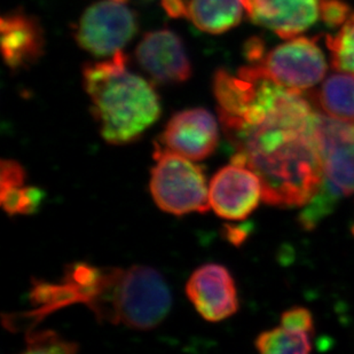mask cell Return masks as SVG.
I'll list each match as a JSON object with an SVG mask.
<instances>
[{
    "label": "cell",
    "mask_w": 354,
    "mask_h": 354,
    "mask_svg": "<svg viewBox=\"0 0 354 354\" xmlns=\"http://www.w3.org/2000/svg\"><path fill=\"white\" fill-rule=\"evenodd\" d=\"M37 320L69 305H86L101 322L123 324L136 330L160 326L172 304L170 289L154 268H99L77 263L68 266L60 283L35 282L31 291Z\"/></svg>",
    "instance_id": "cell-1"
},
{
    "label": "cell",
    "mask_w": 354,
    "mask_h": 354,
    "mask_svg": "<svg viewBox=\"0 0 354 354\" xmlns=\"http://www.w3.org/2000/svg\"><path fill=\"white\" fill-rule=\"evenodd\" d=\"M225 136L235 149L232 162L261 178L266 203L304 207L317 194L324 179V160L313 134V118L304 123L265 122Z\"/></svg>",
    "instance_id": "cell-2"
},
{
    "label": "cell",
    "mask_w": 354,
    "mask_h": 354,
    "mask_svg": "<svg viewBox=\"0 0 354 354\" xmlns=\"http://www.w3.org/2000/svg\"><path fill=\"white\" fill-rule=\"evenodd\" d=\"M83 84L101 137L108 144H132L160 118L158 92L127 69L123 50L111 55V60L85 64Z\"/></svg>",
    "instance_id": "cell-3"
},
{
    "label": "cell",
    "mask_w": 354,
    "mask_h": 354,
    "mask_svg": "<svg viewBox=\"0 0 354 354\" xmlns=\"http://www.w3.org/2000/svg\"><path fill=\"white\" fill-rule=\"evenodd\" d=\"M151 193L160 210L174 216L204 214L210 209L203 169L193 160L156 145Z\"/></svg>",
    "instance_id": "cell-4"
},
{
    "label": "cell",
    "mask_w": 354,
    "mask_h": 354,
    "mask_svg": "<svg viewBox=\"0 0 354 354\" xmlns=\"http://www.w3.org/2000/svg\"><path fill=\"white\" fill-rule=\"evenodd\" d=\"M133 10L118 0H102L88 7L75 28V39L95 57H107L123 50L137 32Z\"/></svg>",
    "instance_id": "cell-5"
},
{
    "label": "cell",
    "mask_w": 354,
    "mask_h": 354,
    "mask_svg": "<svg viewBox=\"0 0 354 354\" xmlns=\"http://www.w3.org/2000/svg\"><path fill=\"white\" fill-rule=\"evenodd\" d=\"M259 71L290 90H310L327 74L324 52L312 38L294 37L274 47L258 64Z\"/></svg>",
    "instance_id": "cell-6"
},
{
    "label": "cell",
    "mask_w": 354,
    "mask_h": 354,
    "mask_svg": "<svg viewBox=\"0 0 354 354\" xmlns=\"http://www.w3.org/2000/svg\"><path fill=\"white\" fill-rule=\"evenodd\" d=\"M263 200L261 178L249 167L232 162L214 174L209 185L212 210L228 221H242Z\"/></svg>",
    "instance_id": "cell-7"
},
{
    "label": "cell",
    "mask_w": 354,
    "mask_h": 354,
    "mask_svg": "<svg viewBox=\"0 0 354 354\" xmlns=\"http://www.w3.org/2000/svg\"><path fill=\"white\" fill-rule=\"evenodd\" d=\"M186 292L201 317L210 322L225 320L239 310L234 279L219 264L197 268L188 280Z\"/></svg>",
    "instance_id": "cell-8"
},
{
    "label": "cell",
    "mask_w": 354,
    "mask_h": 354,
    "mask_svg": "<svg viewBox=\"0 0 354 354\" xmlns=\"http://www.w3.org/2000/svg\"><path fill=\"white\" fill-rule=\"evenodd\" d=\"M162 140L167 149L185 158L205 160L219 142L217 120L203 108L179 111L167 122Z\"/></svg>",
    "instance_id": "cell-9"
},
{
    "label": "cell",
    "mask_w": 354,
    "mask_h": 354,
    "mask_svg": "<svg viewBox=\"0 0 354 354\" xmlns=\"http://www.w3.org/2000/svg\"><path fill=\"white\" fill-rule=\"evenodd\" d=\"M136 55L138 64L156 83L179 84L191 78V61L174 31L162 29L145 35Z\"/></svg>",
    "instance_id": "cell-10"
},
{
    "label": "cell",
    "mask_w": 354,
    "mask_h": 354,
    "mask_svg": "<svg viewBox=\"0 0 354 354\" xmlns=\"http://www.w3.org/2000/svg\"><path fill=\"white\" fill-rule=\"evenodd\" d=\"M254 24L290 39L308 30L320 17L321 0H241Z\"/></svg>",
    "instance_id": "cell-11"
},
{
    "label": "cell",
    "mask_w": 354,
    "mask_h": 354,
    "mask_svg": "<svg viewBox=\"0 0 354 354\" xmlns=\"http://www.w3.org/2000/svg\"><path fill=\"white\" fill-rule=\"evenodd\" d=\"M0 31L3 61L10 71L30 67L43 55V28L32 15L21 10L3 14Z\"/></svg>",
    "instance_id": "cell-12"
},
{
    "label": "cell",
    "mask_w": 354,
    "mask_h": 354,
    "mask_svg": "<svg viewBox=\"0 0 354 354\" xmlns=\"http://www.w3.org/2000/svg\"><path fill=\"white\" fill-rule=\"evenodd\" d=\"M241 0H189L187 19L207 34H224L240 24L243 17Z\"/></svg>",
    "instance_id": "cell-13"
},
{
    "label": "cell",
    "mask_w": 354,
    "mask_h": 354,
    "mask_svg": "<svg viewBox=\"0 0 354 354\" xmlns=\"http://www.w3.org/2000/svg\"><path fill=\"white\" fill-rule=\"evenodd\" d=\"M321 192L336 202L354 193V140L333 148L324 156Z\"/></svg>",
    "instance_id": "cell-14"
},
{
    "label": "cell",
    "mask_w": 354,
    "mask_h": 354,
    "mask_svg": "<svg viewBox=\"0 0 354 354\" xmlns=\"http://www.w3.org/2000/svg\"><path fill=\"white\" fill-rule=\"evenodd\" d=\"M311 99L324 114L354 120V75L344 71L330 75L320 88L311 94Z\"/></svg>",
    "instance_id": "cell-15"
},
{
    "label": "cell",
    "mask_w": 354,
    "mask_h": 354,
    "mask_svg": "<svg viewBox=\"0 0 354 354\" xmlns=\"http://www.w3.org/2000/svg\"><path fill=\"white\" fill-rule=\"evenodd\" d=\"M256 348L265 354L308 353L312 350L311 335L280 326L261 333L256 339Z\"/></svg>",
    "instance_id": "cell-16"
},
{
    "label": "cell",
    "mask_w": 354,
    "mask_h": 354,
    "mask_svg": "<svg viewBox=\"0 0 354 354\" xmlns=\"http://www.w3.org/2000/svg\"><path fill=\"white\" fill-rule=\"evenodd\" d=\"M331 61L337 71L354 75V13L335 36H327Z\"/></svg>",
    "instance_id": "cell-17"
},
{
    "label": "cell",
    "mask_w": 354,
    "mask_h": 354,
    "mask_svg": "<svg viewBox=\"0 0 354 354\" xmlns=\"http://www.w3.org/2000/svg\"><path fill=\"white\" fill-rule=\"evenodd\" d=\"M1 205L10 216L31 214L37 211L44 198L38 188L26 187L24 185L1 187Z\"/></svg>",
    "instance_id": "cell-18"
},
{
    "label": "cell",
    "mask_w": 354,
    "mask_h": 354,
    "mask_svg": "<svg viewBox=\"0 0 354 354\" xmlns=\"http://www.w3.org/2000/svg\"><path fill=\"white\" fill-rule=\"evenodd\" d=\"M76 351L77 345L66 341L54 331H36L28 335L27 352L29 353H73Z\"/></svg>",
    "instance_id": "cell-19"
},
{
    "label": "cell",
    "mask_w": 354,
    "mask_h": 354,
    "mask_svg": "<svg viewBox=\"0 0 354 354\" xmlns=\"http://www.w3.org/2000/svg\"><path fill=\"white\" fill-rule=\"evenodd\" d=\"M351 14L348 3L342 0H321V19L328 27H342Z\"/></svg>",
    "instance_id": "cell-20"
},
{
    "label": "cell",
    "mask_w": 354,
    "mask_h": 354,
    "mask_svg": "<svg viewBox=\"0 0 354 354\" xmlns=\"http://www.w3.org/2000/svg\"><path fill=\"white\" fill-rule=\"evenodd\" d=\"M281 326L290 330L310 335L315 331L312 313L305 308H294L284 312L281 317Z\"/></svg>",
    "instance_id": "cell-21"
},
{
    "label": "cell",
    "mask_w": 354,
    "mask_h": 354,
    "mask_svg": "<svg viewBox=\"0 0 354 354\" xmlns=\"http://www.w3.org/2000/svg\"><path fill=\"white\" fill-rule=\"evenodd\" d=\"M26 171L17 160H1V187L24 185L26 181Z\"/></svg>",
    "instance_id": "cell-22"
},
{
    "label": "cell",
    "mask_w": 354,
    "mask_h": 354,
    "mask_svg": "<svg viewBox=\"0 0 354 354\" xmlns=\"http://www.w3.org/2000/svg\"><path fill=\"white\" fill-rule=\"evenodd\" d=\"M162 6L171 17H187L188 3L186 0H162Z\"/></svg>",
    "instance_id": "cell-23"
},
{
    "label": "cell",
    "mask_w": 354,
    "mask_h": 354,
    "mask_svg": "<svg viewBox=\"0 0 354 354\" xmlns=\"http://www.w3.org/2000/svg\"><path fill=\"white\" fill-rule=\"evenodd\" d=\"M118 1H124V3H125V1H127V0H118Z\"/></svg>",
    "instance_id": "cell-24"
},
{
    "label": "cell",
    "mask_w": 354,
    "mask_h": 354,
    "mask_svg": "<svg viewBox=\"0 0 354 354\" xmlns=\"http://www.w3.org/2000/svg\"><path fill=\"white\" fill-rule=\"evenodd\" d=\"M352 233H353V235H354V226H353V228H352Z\"/></svg>",
    "instance_id": "cell-25"
},
{
    "label": "cell",
    "mask_w": 354,
    "mask_h": 354,
    "mask_svg": "<svg viewBox=\"0 0 354 354\" xmlns=\"http://www.w3.org/2000/svg\"><path fill=\"white\" fill-rule=\"evenodd\" d=\"M144 1H151V0H144Z\"/></svg>",
    "instance_id": "cell-26"
}]
</instances>
